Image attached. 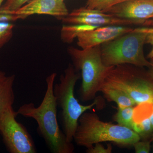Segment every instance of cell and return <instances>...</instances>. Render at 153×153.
I'll use <instances>...</instances> for the list:
<instances>
[{"instance_id":"obj_22","label":"cell","mask_w":153,"mask_h":153,"mask_svg":"<svg viewBox=\"0 0 153 153\" xmlns=\"http://www.w3.org/2000/svg\"><path fill=\"white\" fill-rule=\"evenodd\" d=\"M19 20L16 15L9 13H0V22L12 23Z\"/></svg>"},{"instance_id":"obj_21","label":"cell","mask_w":153,"mask_h":153,"mask_svg":"<svg viewBox=\"0 0 153 153\" xmlns=\"http://www.w3.org/2000/svg\"><path fill=\"white\" fill-rule=\"evenodd\" d=\"M151 141H138L133 145L136 153H149L150 152Z\"/></svg>"},{"instance_id":"obj_2","label":"cell","mask_w":153,"mask_h":153,"mask_svg":"<svg viewBox=\"0 0 153 153\" xmlns=\"http://www.w3.org/2000/svg\"><path fill=\"white\" fill-rule=\"evenodd\" d=\"M141 139L131 129L100 120L96 114L85 112L79 118L73 137L76 145L88 149L97 143L111 142L124 146H133Z\"/></svg>"},{"instance_id":"obj_1","label":"cell","mask_w":153,"mask_h":153,"mask_svg":"<svg viewBox=\"0 0 153 153\" xmlns=\"http://www.w3.org/2000/svg\"><path fill=\"white\" fill-rule=\"evenodd\" d=\"M56 76V73L53 72L46 78L47 89L39 106L36 107L32 102L25 103L20 106L16 112L18 115L36 121L38 133L52 152L72 153L74 152V145L67 141L57 122V105L53 93Z\"/></svg>"},{"instance_id":"obj_15","label":"cell","mask_w":153,"mask_h":153,"mask_svg":"<svg viewBox=\"0 0 153 153\" xmlns=\"http://www.w3.org/2000/svg\"><path fill=\"white\" fill-rule=\"evenodd\" d=\"M134 106L118 108L113 119L119 125L133 130L134 123Z\"/></svg>"},{"instance_id":"obj_6","label":"cell","mask_w":153,"mask_h":153,"mask_svg":"<svg viewBox=\"0 0 153 153\" xmlns=\"http://www.w3.org/2000/svg\"><path fill=\"white\" fill-rule=\"evenodd\" d=\"M129 64L113 66L105 77L104 83L123 91L137 105L153 104V82L148 71Z\"/></svg>"},{"instance_id":"obj_4","label":"cell","mask_w":153,"mask_h":153,"mask_svg":"<svg viewBox=\"0 0 153 153\" xmlns=\"http://www.w3.org/2000/svg\"><path fill=\"white\" fill-rule=\"evenodd\" d=\"M67 52L74 68L81 71L80 100L90 101L100 91L108 73L114 66H105L102 62L100 46L85 49L69 47Z\"/></svg>"},{"instance_id":"obj_25","label":"cell","mask_w":153,"mask_h":153,"mask_svg":"<svg viewBox=\"0 0 153 153\" xmlns=\"http://www.w3.org/2000/svg\"><path fill=\"white\" fill-rule=\"evenodd\" d=\"M6 0H0V8H1V6H2L3 4V3H4V2Z\"/></svg>"},{"instance_id":"obj_3","label":"cell","mask_w":153,"mask_h":153,"mask_svg":"<svg viewBox=\"0 0 153 153\" xmlns=\"http://www.w3.org/2000/svg\"><path fill=\"white\" fill-rule=\"evenodd\" d=\"M80 78L79 71L70 63L60 75L59 82L55 83L53 87V93L57 106L61 109L63 131L69 142L73 141L79 118L82 114L97 105L99 100L96 99L88 105L79 103L75 97L74 91L76 82Z\"/></svg>"},{"instance_id":"obj_7","label":"cell","mask_w":153,"mask_h":153,"mask_svg":"<svg viewBox=\"0 0 153 153\" xmlns=\"http://www.w3.org/2000/svg\"><path fill=\"white\" fill-rule=\"evenodd\" d=\"M18 115L13 107L4 113L0 118V134L10 153H35L36 149L27 130L16 120Z\"/></svg>"},{"instance_id":"obj_16","label":"cell","mask_w":153,"mask_h":153,"mask_svg":"<svg viewBox=\"0 0 153 153\" xmlns=\"http://www.w3.org/2000/svg\"><path fill=\"white\" fill-rule=\"evenodd\" d=\"M128 0H88L85 7L103 11Z\"/></svg>"},{"instance_id":"obj_23","label":"cell","mask_w":153,"mask_h":153,"mask_svg":"<svg viewBox=\"0 0 153 153\" xmlns=\"http://www.w3.org/2000/svg\"><path fill=\"white\" fill-rule=\"evenodd\" d=\"M150 62L151 63V66L149 68L148 73L149 74V76L150 77L152 81L153 82V58H151Z\"/></svg>"},{"instance_id":"obj_5","label":"cell","mask_w":153,"mask_h":153,"mask_svg":"<svg viewBox=\"0 0 153 153\" xmlns=\"http://www.w3.org/2000/svg\"><path fill=\"white\" fill-rule=\"evenodd\" d=\"M147 33L138 28L100 45L102 62L108 66L129 64L140 67L151 66L145 57L144 45Z\"/></svg>"},{"instance_id":"obj_24","label":"cell","mask_w":153,"mask_h":153,"mask_svg":"<svg viewBox=\"0 0 153 153\" xmlns=\"http://www.w3.org/2000/svg\"><path fill=\"white\" fill-rule=\"evenodd\" d=\"M150 120L151 123H152V128L153 129V109L152 111V113L150 116Z\"/></svg>"},{"instance_id":"obj_27","label":"cell","mask_w":153,"mask_h":153,"mask_svg":"<svg viewBox=\"0 0 153 153\" xmlns=\"http://www.w3.org/2000/svg\"><path fill=\"white\" fill-rule=\"evenodd\" d=\"M59 1H61L64 2V0H59Z\"/></svg>"},{"instance_id":"obj_14","label":"cell","mask_w":153,"mask_h":153,"mask_svg":"<svg viewBox=\"0 0 153 153\" xmlns=\"http://www.w3.org/2000/svg\"><path fill=\"white\" fill-rule=\"evenodd\" d=\"M98 27H100L85 25H64L60 31V38L64 43L71 44L80 33Z\"/></svg>"},{"instance_id":"obj_8","label":"cell","mask_w":153,"mask_h":153,"mask_svg":"<svg viewBox=\"0 0 153 153\" xmlns=\"http://www.w3.org/2000/svg\"><path fill=\"white\" fill-rule=\"evenodd\" d=\"M57 19L62 23L68 25H85L98 27L141 25V23L138 21L121 19L85 7L75 9L67 16Z\"/></svg>"},{"instance_id":"obj_19","label":"cell","mask_w":153,"mask_h":153,"mask_svg":"<svg viewBox=\"0 0 153 153\" xmlns=\"http://www.w3.org/2000/svg\"><path fill=\"white\" fill-rule=\"evenodd\" d=\"M112 151L111 144H108L105 147L101 143H97L91 147L87 149L86 152L88 153H111Z\"/></svg>"},{"instance_id":"obj_26","label":"cell","mask_w":153,"mask_h":153,"mask_svg":"<svg viewBox=\"0 0 153 153\" xmlns=\"http://www.w3.org/2000/svg\"><path fill=\"white\" fill-rule=\"evenodd\" d=\"M152 141L153 142V134L152 136Z\"/></svg>"},{"instance_id":"obj_10","label":"cell","mask_w":153,"mask_h":153,"mask_svg":"<svg viewBox=\"0 0 153 153\" xmlns=\"http://www.w3.org/2000/svg\"><path fill=\"white\" fill-rule=\"evenodd\" d=\"M133 29L126 26H102L80 33L76 37L77 44L82 49L100 46L130 33Z\"/></svg>"},{"instance_id":"obj_11","label":"cell","mask_w":153,"mask_h":153,"mask_svg":"<svg viewBox=\"0 0 153 153\" xmlns=\"http://www.w3.org/2000/svg\"><path fill=\"white\" fill-rule=\"evenodd\" d=\"M68 13L65 3L59 0H31L12 14L23 20L34 15H49L57 19Z\"/></svg>"},{"instance_id":"obj_13","label":"cell","mask_w":153,"mask_h":153,"mask_svg":"<svg viewBox=\"0 0 153 153\" xmlns=\"http://www.w3.org/2000/svg\"><path fill=\"white\" fill-rule=\"evenodd\" d=\"M100 91L108 101L116 102L118 108L137 105L135 102L123 91L108 84L103 83Z\"/></svg>"},{"instance_id":"obj_12","label":"cell","mask_w":153,"mask_h":153,"mask_svg":"<svg viewBox=\"0 0 153 153\" xmlns=\"http://www.w3.org/2000/svg\"><path fill=\"white\" fill-rule=\"evenodd\" d=\"M15 75H8L0 70V118L7 110L13 107L15 98Z\"/></svg>"},{"instance_id":"obj_9","label":"cell","mask_w":153,"mask_h":153,"mask_svg":"<svg viewBox=\"0 0 153 153\" xmlns=\"http://www.w3.org/2000/svg\"><path fill=\"white\" fill-rule=\"evenodd\" d=\"M102 12L138 21L142 25L146 20L153 18V0H128Z\"/></svg>"},{"instance_id":"obj_18","label":"cell","mask_w":153,"mask_h":153,"mask_svg":"<svg viewBox=\"0 0 153 153\" xmlns=\"http://www.w3.org/2000/svg\"><path fill=\"white\" fill-rule=\"evenodd\" d=\"M30 1L6 0L0 8V13H13Z\"/></svg>"},{"instance_id":"obj_17","label":"cell","mask_w":153,"mask_h":153,"mask_svg":"<svg viewBox=\"0 0 153 153\" xmlns=\"http://www.w3.org/2000/svg\"><path fill=\"white\" fill-rule=\"evenodd\" d=\"M14 27L12 23L0 22V49L13 37Z\"/></svg>"},{"instance_id":"obj_20","label":"cell","mask_w":153,"mask_h":153,"mask_svg":"<svg viewBox=\"0 0 153 153\" xmlns=\"http://www.w3.org/2000/svg\"><path fill=\"white\" fill-rule=\"evenodd\" d=\"M140 30L147 33L146 37V44L152 45V49L147 55V58H153V27H143L138 28Z\"/></svg>"}]
</instances>
